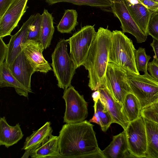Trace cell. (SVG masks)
Masks as SVG:
<instances>
[{
    "label": "cell",
    "instance_id": "cell-1",
    "mask_svg": "<svg viewBox=\"0 0 158 158\" xmlns=\"http://www.w3.org/2000/svg\"><path fill=\"white\" fill-rule=\"evenodd\" d=\"M94 125L87 120L63 125L59 147L62 158H105L98 147Z\"/></svg>",
    "mask_w": 158,
    "mask_h": 158
},
{
    "label": "cell",
    "instance_id": "cell-2",
    "mask_svg": "<svg viewBox=\"0 0 158 158\" xmlns=\"http://www.w3.org/2000/svg\"><path fill=\"white\" fill-rule=\"evenodd\" d=\"M112 31L100 27L82 64L88 72V86L92 90L101 88L109 62Z\"/></svg>",
    "mask_w": 158,
    "mask_h": 158
},
{
    "label": "cell",
    "instance_id": "cell-3",
    "mask_svg": "<svg viewBox=\"0 0 158 158\" xmlns=\"http://www.w3.org/2000/svg\"><path fill=\"white\" fill-rule=\"evenodd\" d=\"M135 50L132 40L122 31L116 30L112 31L108 56L109 63L123 70L139 74L135 62Z\"/></svg>",
    "mask_w": 158,
    "mask_h": 158
},
{
    "label": "cell",
    "instance_id": "cell-4",
    "mask_svg": "<svg viewBox=\"0 0 158 158\" xmlns=\"http://www.w3.org/2000/svg\"><path fill=\"white\" fill-rule=\"evenodd\" d=\"M123 70L132 93L140 102L141 110L158 101V81L152 77L148 72L140 75Z\"/></svg>",
    "mask_w": 158,
    "mask_h": 158
},
{
    "label": "cell",
    "instance_id": "cell-5",
    "mask_svg": "<svg viewBox=\"0 0 158 158\" xmlns=\"http://www.w3.org/2000/svg\"><path fill=\"white\" fill-rule=\"evenodd\" d=\"M68 39H61L57 43L52 54V63L54 75L57 81V85L64 90L71 85L76 68L68 53Z\"/></svg>",
    "mask_w": 158,
    "mask_h": 158
},
{
    "label": "cell",
    "instance_id": "cell-6",
    "mask_svg": "<svg viewBox=\"0 0 158 158\" xmlns=\"http://www.w3.org/2000/svg\"><path fill=\"white\" fill-rule=\"evenodd\" d=\"M96 33L94 26L86 25L68 39L70 46V56L76 69L82 65Z\"/></svg>",
    "mask_w": 158,
    "mask_h": 158
},
{
    "label": "cell",
    "instance_id": "cell-7",
    "mask_svg": "<svg viewBox=\"0 0 158 158\" xmlns=\"http://www.w3.org/2000/svg\"><path fill=\"white\" fill-rule=\"evenodd\" d=\"M102 87L107 89L113 98L122 104L127 95L132 93L126 81L124 71L111 63L108 64Z\"/></svg>",
    "mask_w": 158,
    "mask_h": 158
},
{
    "label": "cell",
    "instance_id": "cell-8",
    "mask_svg": "<svg viewBox=\"0 0 158 158\" xmlns=\"http://www.w3.org/2000/svg\"><path fill=\"white\" fill-rule=\"evenodd\" d=\"M65 102L63 122L75 123L84 121L88 115V103L83 96L80 94L71 85L64 90L62 97Z\"/></svg>",
    "mask_w": 158,
    "mask_h": 158
},
{
    "label": "cell",
    "instance_id": "cell-9",
    "mask_svg": "<svg viewBox=\"0 0 158 158\" xmlns=\"http://www.w3.org/2000/svg\"><path fill=\"white\" fill-rule=\"evenodd\" d=\"M130 153L134 157H145L147 139L144 118L141 115L130 122L125 130Z\"/></svg>",
    "mask_w": 158,
    "mask_h": 158
},
{
    "label": "cell",
    "instance_id": "cell-10",
    "mask_svg": "<svg viewBox=\"0 0 158 158\" xmlns=\"http://www.w3.org/2000/svg\"><path fill=\"white\" fill-rule=\"evenodd\" d=\"M112 12L117 18L121 23L122 31L133 35L137 42H145L147 36L140 30L129 13L124 0H112Z\"/></svg>",
    "mask_w": 158,
    "mask_h": 158
},
{
    "label": "cell",
    "instance_id": "cell-11",
    "mask_svg": "<svg viewBox=\"0 0 158 158\" xmlns=\"http://www.w3.org/2000/svg\"><path fill=\"white\" fill-rule=\"evenodd\" d=\"M28 0H13L0 19V37L11 35L28 7Z\"/></svg>",
    "mask_w": 158,
    "mask_h": 158
},
{
    "label": "cell",
    "instance_id": "cell-12",
    "mask_svg": "<svg viewBox=\"0 0 158 158\" xmlns=\"http://www.w3.org/2000/svg\"><path fill=\"white\" fill-rule=\"evenodd\" d=\"M22 51L35 72L47 73L52 70L44 57V48L40 41L27 40L21 46Z\"/></svg>",
    "mask_w": 158,
    "mask_h": 158
},
{
    "label": "cell",
    "instance_id": "cell-13",
    "mask_svg": "<svg viewBox=\"0 0 158 158\" xmlns=\"http://www.w3.org/2000/svg\"><path fill=\"white\" fill-rule=\"evenodd\" d=\"M35 15H31L25 22L19 31L11 36L8 45V53L5 62L9 67L22 51L21 46L27 40V37Z\"/></svg>",
    "mask_w": 158,
    "mask_h": 158
},
{
    "label": "cell",
    "instance_id": "cell-14",
    "mask_svg": "<svg viewBox=\"0 0 158 158\" xmlns=\"http://www.w3.org/2000/svg\"><path fill=\"white\" fill-rule=\"evenodd\" d=\"M9 68L16 79L32 93L31 78L32 74L35 72L22 51Z\"/></svg>",
    "mask_w": 158,
    "mask_h": 158
},
{
    "label": "cell",
    "instance_id": "cell-15",
    "mask_svg": "<svg viewBox=\"0 0 158 158\" xmlns=\"http://www.w3.org/2000/svg\"><path fill=\"white\" fill-rule=\"evenodd\" d=\"M98 90L100 94V99L111 115L114 123L118 124L126 130L130 122L123 112L122 104L116 101L106 88L102 87Z\"/></svg>",
    "mask_w": 158,
    "mask_h": 158
},
{
    "label": "cell",
    "instance_id": "cell-16",
    "mask_svg": "<svg viewBox=\"0 0 158 158\" xmlns=\"http://www.w3.org/2000/svg\"><path fill=\"white\" fill-rule=\"evenodd\" d=\"M128 10L140 30L148 36V27L153 11L138 0H124Z\"/></svg>",
    "mask_w": 158,
    "mask_h": 158
},
{
    "label": "cell",
    "instance_id": "cell-17",
    "mask_svg": "<svg viewBox=\"0 0 158 158\" xmlns=\"http://www.w3.org/2000/svg\"><path fill=\"white\" fill-rule=\"evenodd\" d=\"M105 158H134L130 153L125 130L113 137L110 144L104 150Z\"/></svg>",
    "mask_w": 158,
    "mask_h": 158
},
{
    "label": "cell",
    "instance_id": "cell-18",
    "mask_svg": "<svg viewBox=\"0 0 158 158\" xmlns=\"http://www.w3.org/2000/svg\"><path fill=\"white\" fill-rule=\"evenodd\" d=\"M52 129L50 122H46L39 129L27 137L22 149L25 152L23 157H28L31 152L44 142L52 135Z\"/></svg>",
    "mask_w": 158,
    "mask_h": 158
},
{
    "label": "cell",
    "instance_id": "cell-19",
    "mask_svg": "<svg viewBox=\"0 0 158 158\" xmlns=\"http://www.w3.org/2000/svg\"><path fill=\"white\" fill-rule=\"evenodd\" d=\"M23 133L20 125L17 123L15 126L10 125L6 118L1 117L0 119V145L6 148L17 143L23 138Z\"/></svg>",
    "mask_w": 158,
    "mask_h": 158
},
{
    "label": "cell",
    "instance_id": "cell-20",
    "mask_svg": "<svg viewBox=\"0 0 158 158\" xmlns=\"http://www.w3.org/2000/svg\"><path fill=\"white\" fill-rule=\"evenodd\" d=\"M30 156L32 158H61L58 136L52 134L42 144L32 151Z\"/></svg>",
    "mask_w": 158,
    "mask_h": 158
},
{
    "label": "cell",
    "instance_id": "cell-21",
    "mask_svg": "<svg viewBox=\"0 0 158 158\" xmlns=\"http://www.w3.org/2000/svg\"><path fill=\"white\" fill-rule=\"evenodd\" d=\"M12 87L19 95L28 98L31 93L13 75L9 67L4 62L0 64V87Z\"/></svg>",
    "mask_w": 158,
    "mask_h": 158
},
{
    "label": "cell",
    "instance_id": "cell-22",
    "mask_svg": "<svg viewBox=\"0 0 158 158\" xmlns=\"http://www.w3.org/2000/svg\"><path fill=\"white\" fill-rule=\"evenodd\" d=\"M144 119L147 139L145 158H158V123Z\"/></svg>",
    "mask_w": 158,
    "mask_h": 158
},
{
    "label": "cell",
    "instance_id": "cell-23",
    "mask_svg": "<svg viewBox=\"0 0 158 158\" xmlns=\"http://www.w3.org/2000/svg\"><path fill=\"white\" fill-rule=\"evenodd\" d=\"M42 15L40 41L44 49H45L49 47L51 44L55 28L52 14L44 9Z\"/></svg>",
    "mask_w": 158,
    "mask_h": 158
},
{
    "label": "cell",
    "instance_id": "cell-24",
    "mask_svg": "<svg viewBox=\"0 0 158 158\" xmlns=\"http://www.w3.org/2000/svg\"><path fill=\"white\" fill-rule=\"evenodd\" d=\"M122 105L123 112L130 122L137 119L141 116L140 102L132 93L127 95Z\"/></svg>",
    "mask_w": 158,
    "mask_h": 158
},
{
    "label": "cell",
    "instance_id": "cell-25",
    "mask_svg": "<svg viewBox=\"0 0 158 158\" xmlns=\"http://www.w3.org/2000/svg\"><path fill=\"white\" fill-rule=\"evenodd\" d=\"M45 1L49 5L59 2H68L77 5L95 7L112 12V0H45Z\"/></svg>",
    "mask_w": 158,
    "mask_h": 158
},
{
    "label": "cell",
    "instance_id": "cell-26",
    "mask_svg": "<svg viewBox=\"0 0 158 158\" xmlns=\"http://www.w3.org/2000/svg\"><path fill=\"white\" fill-rule=\"evenodd\" d=\"M77 16V12L75 10H65L57 27V31L62 33H70L78 24Z\"/></svg>",
    "mask_w": 158,
    "mask_h": 158
},
{
    "label": "cell",
    "instance_id": "cell-27",
    "mask_svg": "<svg viewBox=\"0 0 158 158\" xmlns=\"http://www.w3.org/2000/svg\"><path fill=\"white\" fill-rule=\"evenodd\" d=\"M94 113H95L99 120L100 125L102 130L105 132L110 125L114 123L112 117L104 104L100 99L97 102H94Z\"/></svg>",
    "mask_w": 158,
    "mask_h": 158
},
{
    "label": "cell",
    "instance_id": "cell-28",
    "mask_svg": "<svg viewBox=\"0 0 158 158\" xmlns=\"http://www.w3.org/2000/svg\"><path fill=\"white\" fill-rule=\"evenodd\" d=\"M151 58L150 56L146 54L145 48L139 47L138 49H135V59L138 71L144 73L148 72V65Z\"/></svg>",
    "mask_w": 158,
    "mask_h": 158
},
{
    "label": "cell",
    "instance_id": "cell-29",
    "mask_svg": "<svg viewBox=\"0 0 158 158\" xmlns=\"http://www.w3.org/2000/svg\"><path fill=\"white\" fill-rule=\"evenodd\" d=\"M42 18V15L39 13L35 15L28 32L27 40L40 41Z\"/></svg>",
    "mask_w": 158,
    "mask_h": 158
},
{
    "label": "cell",
    "instance_id": "cell-30",
    "mask_svg": "<svg viewBox=\"0 0 158 158\" xmlns=\"http://www.w3.org/2000/svg\"><path fill=\"white\" fill-rule=\"evenodd\" d=\"M141 115L144 118L158 123V101L142 109Z\"/></svg>",
    "mask_w": 158,
    "mask_h": 158
},
{
    "label": "cell",
    "instance_id": "cell-31",
    "mask_svg": "<svg viewBox=\"0 0 158 158\" xmlns=\"http://www.w3.org/2000/svg\"><path fill=\"white\" fill-rule=\"evenodd\" d=\"M148 35L158 41V12L154 11L152 14L148 27Z\"/></svg>",
    "mask_w": 158,
    "mask_h": 158
},
{
    "label": "cell",
    "instance_id": "cell-32",
    "mask_svg": "<svg viewBox=\"0 0 158 158\" xmlns=\"http://www.w3.org/2000/svg\"><path fill=\"white\" fill-rule=\"evenodd\" d=\"M147 70L150 76L158 81V63L154 58L151 62H148Z\"/></svg>",
    "mask_w": 158,
    "mask_h": 158
},
{
    "label": "cell",
    "instance_id": "cell-33",
    "mask_svg": "<svg viewBox=\"0 0 158 158\" xmlns=\"http://www.w3.org/2000/svg\"><path fill=\"white\" fill-rule=\"evenodd\" d=\"M2 38L0 37V64L6 60L8 53V45L6 44Z\"/></svg>",
    "mask_w": 158,
    "mask_h": 158
},
{
    "label": "cell",
    "instance_id": "cell-34",
    "mask_svg": "<svg viewBox=\"0 0 158 158\" xmlns=\"http://www.w3.org/2000/svg\"><path fill=\"white\" fill-rule=\"evenodd\" d=\"M148 9L153 11H156L158 9V2L153 0H138Z\"/></svg>",
    "mask_w": 158,
    "mask_h": 158
},
{
    "label": "cell",
    "instance_id": "cell-35",
    "mask_svg": "<svg viewBox=\"0 0 158 158\" xmlns=\"http://www.w3.org/2000/svg\"><path fill=\"white\" fill-rule=\"evenodd\" d=\"M13 0H0V19L4 15Z\"/></svg>",
    "mask_w": 158,
    "mask_h": 158
},
{
    "label": "cell",
    "instance_id": "cell-36",
    "mask_svg": "<svg viewBox=\"0 0 158 158\" xmlns=\"http://www.w3.org/2000/svg\"><path fill=\"white\" fill-rule=\"evenodd\" d=\"M150 45L152 47L155 53L153 58L155 59L158 63V41L153 39V41L151 44Z\"/></svg>",
    "mask_w": 158,
    "mask_h": 158
},
{
    "label": "cell",
    "instance_id": "cell-37",
    "mask_svg": "<svg viewBox=\"0 0 158 158\" xmlns=\"http://www.w3.org/2000/svg\"><path fill=\"white\" fill-rule=\"evenodd\" d=\"M92 97L94 102H97L100 97V94L99 91L98 90L95 91L92 93Z\"/></svg>",
    "mask_w": 158,
    "mask_h": 158
},
{
    "label": "cell",
    "instance_id": "cell-38",
    "mask_svg": "<svg viewBox=\"0 0 158 158\" xmlns=\"http://www.w3.org/2000/svg\"><path fill=\"white\" fill-rule=\"evenodd\" d=\"M153 0L154 1L156 2H158V0Z\"/></svg>",
    "mask_w": 158,
    "mask_h": 158
},
{
    "label": "cell",
    "instance_id": "cell-39",
    "mask_svg": "<svg viewBox=\"0 0 158 158\" xmlns=\"http://www.w3.org/2000/svg\"><path fill=\"white\" fill-rule=\"evenodd\" d=\"M156 12H158V9L157 10H156Z\"/></svg>",
    "mask_w": 158,
    "mask_h": 158
}]
</instances>
